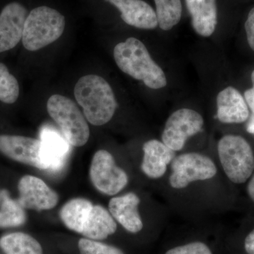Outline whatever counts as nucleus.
<instances>
[{"label": "nucleus", "mask_w": 254, "mask_h": 254, "mask_svg": "<svg viewBox=\"0 0 254 254\" xmlns=\"http://www.w3.org/2000/svg\"><path fill=\"white\" fill-rule=\"evenodd\" d=\"M114 59L123 72L141 81L151 89L167 86V77L162 68L152 59L146 47L136 38H127L114 48Z\"/></svg>", "instance_id": "obj_1"}, {"label": "nucleus", "mask_w": 254, "mask_h": 254, "mask_svg": "<svg viewBox=\"0 0 254 254\" xmlns=\"http://www.w3.org/2000/svg\"><path fill=\"white\" fill-rule=\"evenodd\" d=\"M75 98L83 109L87 121L103 126L113 119L118 104L111 86L102 76H82L74 87Z\"/></svg>", "instance_id": "obj_2"}, {"label": "nucleus", "mask_w": 254, "mask_h": 254, "mask_svg": "<svg viewBox=\"0 0 254 254\" xmlns=\"http://www.w3.org/2000/svg\"><path fill=\"white\" fill-rule=\"evenodd\" d=\"M66 26L64 16L58 10L46 6L31 11L25 21L22 44L35 52L49 46L63 36Z\"/></svg>", "instance_id": "obj_3"}, {"label": "nucleus", "mask_w": 254, "mask_h": 254, "mask_svg": "<svg viewBox=\"0 0 254 254\" xmlns=\"http://www.w3.org/2000/svg\"><path fill=\"white\" fill-rule=\"evenodd\" d=\"M218 155L224 173L232 183L242 185L253 175L254 150L244 137L222 136L218 143Z\"/></svg>", "instance_id": "obj_4"}, {"label": "nucleus", "mask_w": 254, "mask_h": 254, "mask_svg": "<svg viewBox=\"0 0 254 254\" xmlns=\"http://www.w3.org/2000/svg\"><path fill=\"white\" fill-rule=\"evenodd\" d=\"M47 110L70 145L81 147L86 144L90 137L89 127L72 100L64 95H53L47 102Z\"/></svg>", "instance_id": "obj_5"}, {"label": "nucleus", "mask_w": 254, "mask_h": 254, "mask_svg": "<svg viewBox=\"0 0 254 254\" xmlns=\"http://www.w3.org/2000/svg\"><path fill=\"white\" fill-rule=\"evenodd\" d=\"M170 166L169 185L175 190H185L194 182L212 180L218 173L216 165L210 157L195 152L176 155Z\"/></svg>", "instance_id": "obj_6"}, {"label": "nucleus", "mask_w": 254, "mask_h": 254, "mask_svg": "<svg viewBox=\"0 0 254 254\" xmlns=\"http://www.w3.org/2000/svg\"><path fill=\"white\" fill-rule=\"evenodd\" d=\"M90 178L97 190L108 195L118 194L128 182L126 172L117 165L111 153L105 150H98L93 155Z\"/></svg>", "instance_id": "obj_7"}, {"label": "nucleus", "mask_w": 254, "mask_h": 254, "mask_svg": "<svg viewBox=\"0 0 254 254\" xmlns=\"http://www.w3.org/2000/svg\"><path fill=\"white\" fill-rule=\"evenodd\" d=\"M203 125L204 119L195 110L190 108L177 110L165 123L162 141L173 151H181L187 140L199 133Z\"/></svg>", "instance_id": "obj_8"}, {"label": "nucleus", "mask_w": 254, "mask_h": 254, "mask_svg": "<svg viewBox=\"0 0 254 254\" xmlns=\"http://www.w3.org/2000/svg\"><path fill=\"white\" fill-rule=\"evenodd\" d=\"M0 152L19 163L47 170L40 139L16 135H0Z\"/></svg>", "instance_id": "obj_9"}, {"label": "nucleus", "mask_w": 254, "mask_h": 254, "mask_svg": "<svg viewBox=\"0 0 254 254\" xmlns=\"http://www.w3.org/2000/svg\"><path fill=\"white\" fill-rule=\"evenodd\" d=\"M18 202L23 208L31 210H50L58 204L59 196L41 179L25 175L18 185Z\"/></svg>", "instance_id": "obj_10"}, {"label": "nucleus", "mask_w": 254, "mask_h": 254, "mask_svg": "<svg viewBox=\"0 0 254 254\" xmlns=\"http://www.w3.org/2000/svg\"><path fill=\"white\" fill-rule=\"evenodd\" d=\"M28 11L23 4L11 2L0 13V53L14 49L21 41Z\"/></svg>", "instance_id": "obj_11"}, {"label": "nucleus", "mask_w": 254, "mask_h": 254, "mask_svg": "<svg viewBox=\"0 0 254 254\" xmlns=\"http://www.w3.org/2000/svg\"><path fill=\"white\" fill-rule=\"evenodd\" d=\"M139 197L133 192L112 198L108 205V210L114 219L131 233L141 232L143 227V220L138 211Z\"/></svg>", "instance_id": "obj_12"}, {"label": "nucleus", "mask_w": 254, "mask_h": 254, "mask_svg": "<svg viewBox=\"0 0 254 254\" xmlns=\"http://www.w3.org/2000/svg\"><path fill=\"white\" fill-rule=\"evenodd\" d=\"M141 170L148 178L158 180L165 176L168 167L176 156V152L162 141L151 139L143 145Z\"/></svg>", "instance_id": "obj_13"}, {"label": "nucleus", "mask_w": 254, "mask_h": 254, "mask_svg": "<svg viewBox=\"0 0 254 254\" xmlns=\"http://www.w3.org/2000/svg\"><path fill=\"white\" fill-rule=\"evenodd\" d=\"M121 12L124 21L140 29H155L158 26L156 12L143 0H105Z\"/></svg>", "instance_id": "obj_14"}, {"label": "nucleus", "mask_w": 254, "mask_h": 254, "mask_svg": "<svg viewBox=\"0 0 254 254\" xmlns=\"http://www.w3.org/2000/svg\"><path fill=\"white\" fill-rule=\"evenodd\" d=\"M217 118L224 124L246 123L250 116V108L238 90L228 86L218 93L216 99Z\"/></svg>", "instance_id": "obj_15"}, {"label": "nucleus", "mask_w": 254, "mask_h": 254, "mask_svg": "<svg viewBox=\"0 0 254 254\" xmlns=\"http://www.w3.org/2000/svg\"><path fill=\"white\" fill-rule=\"evenodd\" d=\"M40 136L42 154L47 170L57 172L62 170L69 154V143L51 127H43Z\"/></svg>", "instance_id": "obj_16"}, {"label": "nucleus", "mask_w": 254, "mask_h": 254, "mask_svg": "<svg viewBox=\"0 0 254 254\" xmlns=\"http://www.w3.org/2000/svg\"><path fill=\"white\" fill-rule=\"evenodd\" d=\"M191 23L197 34L210 37L213 34L218 23L215 0H186Z\"/></svg>", "instance_id": "obj_17"}, {"label": "nucleus", "mask_w": 254, "mask_h": 254, "mask_svg": "<svg viewBox=\"0 0 254 254\" xmlns=\"http://www.w3.org/2000/svg\"><path fill=\"white\" fill-rule=\"evenodd\" d=\"M116 220L109 210L100 205H93L85 222L81 235L93 240H103L117 231Z\"/></svg>", "instance_id": "obj_18"}, {"label": "nucleus", "mask_w": 254, "mask_h": 254, "mask_svg": "<svg viewBox=\"0 0 254 254\" xmlns=\"http://www.w3.org/2000/svg\"><path fill=\"white\" fill-rule=\"evenodd\" d=\"M93 207V203L86 198H73L65 203L60 210V218L68 229L81 235L85 222Z\"/></svg>", "instance_id": "obj_19"}, {"label": "nucleus", "mask_w": 254, "mask_h": 254, "mask_svg": "<svg viewBox=\"0 0 254 254\" xmlns=\"http://www.w3.org/2000/svg\"><path fill=\"white\" fill-rule=\"evenodd\" d=\"M0 247L6 254H43L41 244L23 232L4 235L0 239Z\"/></svg>", "instance_id": "obj_20"}, {"label": "nucleus", "mask_w": 254, "mask_h": 254, "mask_svg": "<svg viewBox=\"0 0 254 254\" xmlns=\"http://www.w3.org/2000/svg\"><path fill=\"white\" fill-rule=\"evenodd\" d=\"M2 203L0 208V227L21 226L26 221L24 208L16 200L9 198L6 191H1Z\"/></svg>", "instance_id": "obj_21"}, {"label": "nucleus", "mask_w": 254, "mask_h": 254, "mask_svg": "<svg viewBox=\"0 0 254 254\" xmlns=\"http://www.w3.org/2000/svg\"><path fill=\"white\" fill-rule=\"evenodd\" d=\"M158 26L170 31L180 22L182 17L181 0H154Z\"/></svg>", "instance_id": "obj_22"}, {"label": "nucleus", "mask_w": 254, "mask_h": 254, "mask_svg": "<svg viewBox=\"0 0 254 254\" xmlns=\"http://www.w3.org/2000/svg\"><path fill=\"white\" fill-rule=\"evenodd\" d=\"M20 95L19 83L4 63H0V101L14 104Z\"/></svg>", "instance_id": "obj_23"}, {"label": "nucleus", "mask_w": 254, "mask_h": 254, "mask_svg": "<svg viewBox=\"0 0 254 254\" xmlns=\"http://www.w3.org/2000/svg\"><path fill=\"white\" fill-rule=\"evenodd\" d=\"M78 249L81 254H125L123 251L114 246L87 238L79 240Z\"/></svg>", "instance_id": "obj_24"}, {"label": "nucleus", "mask_w": 254, "mask_h": 254, "mask_svg": "<svg viewBox=\"0 0 254 254\" xmlns=\"http://www.w3.org/2000/svg\"><path fill=\"white\" fill-rule=\"evenodd\" d=\"M165 254H213V253L205 244L200 242H194L175 247L168 250Z\"/></svg>", "instance_id": "obj_25"}, {"label": "nucleus", "mask_w": 254, "mask_h": 254, "mask_svg": "<svg viewBox=\"0 0 254 254\" xmlns=\"http://www.w3.org/2000/svg\"><path fill=\"white\" fill-rule=\"evenodd\" d=\"M245 31L249 46L254 52V7L249 13L245 22Z\"/></svg>", "instance_id": "obj_26"}, {"label": "nucleus", "mask_w": 254, "mask_h": 254, "mask_svg": "<svg viewBox=\"0 0 254 254\" xmlns=\"http://www.w3.org/2000/svg\"><path fill=\"white\" fill-rule=\"evenodd\" d=\"M252 81L253 87L245 91V99L251 112L254 114V70L252 73Z\"/></svg>", "instance_id": "obj_27"}, {"label": "nucleus", "mask_w": 254, "mask_h": 254, "mask_svg": "<svg viewBox=\"0 0 254 254\" xmlns=\"http://www.w3.org/2000/svg\"><path fill=\"white\" fill-rule=\"evenodd\" d=\"M245 249L247 254H254V229L246 237Z\"/></svg>", "instance_id": "obj_28"}, {"label": "nucleus", "mask_w": 254, "mask_h": 254, "mask_svg": "<svg viewBox=\"0 0 254 254\" xmlns=\"http://www.w3.org/2000/svg\"><path fill=\"white\" fill-rule=\"evenodd\" d=\"M247 190L249 197L254 203V173L252 176L250 177V181H249L248 185H247Z\"/></svg>", "instance_id": "obj_29"}, {"label": "nucleus", "mask_w": 254, "mask_h": 254, "mask_svg": "<svg viewBox=\"0 0 254 254\" xmlns=\"http://www.w3.org/2000/svg\"><path fill=\"white\" fill-rule=\"evenodd\" d=\"M247 131L251 134H253L254 136V114L251 113L250 118L247 121V125H246Z\"/></svg>", "instance_id": "obj_30"}]
</instances>
